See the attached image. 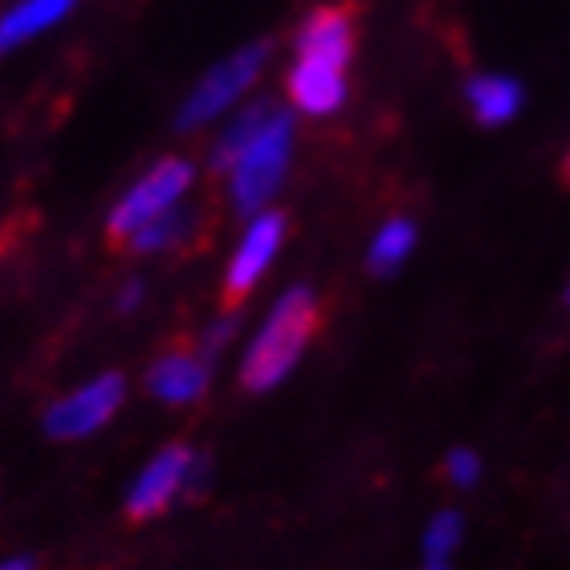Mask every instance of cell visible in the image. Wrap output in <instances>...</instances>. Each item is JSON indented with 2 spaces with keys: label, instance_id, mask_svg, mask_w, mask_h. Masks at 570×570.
Here are the masks:
<instances>
[{
  "label": "cell",
  "instance_id": "ffe728a7",
  "mask_svg": "<svg viewBox=\"0 0 570 570\" xmlns=\"http://www.w3.org/2000/svg\"><path fill=\"white\" fill-rule=\"evenodd\" d=\"M0 570H33V562L29 559H4L0 562Z\"/></svg>",
  "mask_w": 570,
  "mask_h": 570
},
{
  "label": "cell",
  "instance_id": "e0dca14e",
  "mask_svg": "<svg viewBox=\"0 0 570 570\" xmlns=\"http://www.w3.org/2000/svg\"><path fill=\"white\" fill-rule=\"evenodd\" d=\"M444 469H449V481H456V485H473L476 476H481V461H476V456L469 449H456V452H452Z\"/></svg>",
  "mask_w": 570,
  "mask_h": 570
},
{
  "label": "cell",
  "instance_id": "6da1fadb",
  "mask_svg": "<svg viewBox=\"0 0 570 570\" xmlns=\"http://www.w3.org/2000/svg\"><path fill=\"white\" fill-rule=\"evenodd\" d=\"M314 331H318V306H314L309 289H289L285 297H277L274 314L265 318L249 355H245L240 383L249 392H269L274 383H282L297 367V358L314 338Z\"/></svg>",
  "mask_w": 570,
  "mask_h": 570
},
{
  "label": "cell",
  "instance_id": "4fadbf2b",
  "mask_svg": "<svg viewBox=\"0 0 570 570\" xmlns=\"http://www.w3.org/2000/svg\"><path fill=\"white\" fill-rule=\"evenodd\" d=\"M274 115H277L274 102H253L249 110H240L237 119L228 122V131L220 135V142L213 147V171H228V167L237 164L240 151L265 131V122L274 119Z\"/></svg>",
  "mask_w": 570,
  "mask_h": 570
},
{
  "label": "cell",
  "instance_id": "ba28073f",
  "mask_svg": "<svg viewBox=\"0 0 570 570\" xmlns=\"http://www.w3.org/2000/svg\"><path fill=\"white\" fill-rule=\"evenodd\" d=\"M355 49V9L351 4H331V9L309 12L302 33H297V58H314L343 70Z\"/></svg>",
  "mask_w": 570,
  "mask_h": 570
},
{
  "label": "cell",
  "instance_id": "9c48e42d",
  "mask_svg": "<svg viewBox=\"0 0 570 570\" xmlns=\"http://www.w3.org/2000/svg\"><path fill=\"white\" fill-rule=\"evenodd\" d=\"M289 98L309 115H331V110L343 107L346 98L343 70L314 58H297L294 73H289Z\"/></svg>",
  "mask_w": 570,
  "mask_h": 570
},
{
  "label": "cell",
  "instance_id": "ac0fdd59",
  "mask_svg": "<svg viewBox=\"0 0 570 570\" xmlns=\"http://www.w3.org/2000/svg\"><path fill=\"white\" fill-rule=\"evenodd\" d=\"M233 326H237V322H233V314H228L225 322H216L213 331L204 334V355H208V358L220 355V346H225L228 338H233Z\"/></svg>",
  "mask_w": 570,
  "mask_h": 570
},
{
  "label": "cell",
  "instance_id": "30bf717a",
  "mask_svg": "<svg viewBox=\"0 0 570 570\" xmlns=\"http://www.w3.org/2000/svg\"><path fill=\"white\" fill-rule=\"evenodd\" d=\"M147 383L164 404H191L208 387V367L196 355H164L151 367Z\"/></svg>",
  "mask_w": 570,
  "mask_h": 570
},
{
  "label": "cell",
  "instance_id": "7a4b0ae2",
  "mask_svg": "<svg viewBox=\"0 0 570 570\" xmlns=\"http://www.w3.org/2000/svg\"><path fill=\"white\" fill-rule=\"evenodd\" d=\"M289 115L277 110L274 119L265 122V131L240 151V159L228 171H233V208L245 216H253L269 196L277 191L285 176V164H289Z\"/></svg>",
  "mask_w": 570,
  "mask_h": 570
},
{
  "label": "cell",
  "instance_id": "5bb4252c",
  "mask_svg": "<svg viewBox=\"0 0 570 570\" xmlns=\"http://www.w3.org/2000/svg\"><path fill=\"white\" fill-rule=\"evenodd\" d=\"M412 245H416V228L407 225V220H392V225L380 228V237L371 240V274H395L400 265H404V257L412 253Z\"/></svg>",
  "mask_w": 570,
  "mask_h": 570
},
{
  "label": "cell",
  "instance_id": "52a82bcc",
  "mask_svg": "<svg viewBox=\"0 0 570 570\" xmlns=\"http://www.w3.org/2000/svg\"><path fill=\"white\" fill-rule=\"evenodd\" d=\"M191 461H196V452H191L188 444H171V449L159 452V456L139 473V481H135L131 498H127V513H131V518H155V513H164L179 493H188Z\"/></svg>",
  "mask_w": 570,
  "mask_h": 570
},
{
  "label": "cell",
  "instance_id": "9a60e30c",
  "mask_svg": "<svg viewBox=\"0 0 570 570\" xmlns=\"http://www.w3.org/2000/svg\"><path fill=\"white\" fill-rule=\"evenodd\" d=\"M188 228H191V213H164V216H155L151 225H142L127 245L139 253H159V249L179 245V240L188 237Z\"/></svg>",
  "mask_w": 570,
  "mask_h": 570
},
{
  "label": "cell",
  "instance_id": "44dd1931",
  "mask_svg": "<svg viewBox=\"0 0 570 570\" xmlns=\"http://www.w3.org/2000/svg\"><path fill=\"white\" fill-rule=\"evenodd\" d=\"M567 179H570V155H567Z\"/></svg>",
  "mask_w": 570,
  "mask_h": 570
},
{
  "label": "cell",
  "instance_id": "603a6c76",
  "mask_svg": "<svg viewBox=\"0 0 570 570\" xmlns=\"http://www.w3.org/2000/svg\"><path fill=\"white\" fill-rule=\"evenodd\" d=\"M567 302H570V294H567Z\"/></svg>",
  "mask_w": 570,
  "mask_h": 570
},
{
  "label": "cell",
  "instance_id": "8992f818",
  "mask_svg": "<svg viewBox=\"0 0 570 570\" xmlns=\"http://www.w3.org/2000/svg\"><path fill=\"white\" fill-rule=\"evenodd\" d=\"M282 233H285V225L277 213L253 216L249 233L240 237L237 253H233V265H228V277H225V309L228 314L249 297L253 285L262 282V274L269 269V262H274L277 245H282Z\"/></svg>",
  "mask_w": 570,
  "mask_h": 570
},
{
  "label": "cell",
  "instance_id": "d6986e66",
  "mask_svg": "<svg viewBox=\"0 0 570 570\" xmlns=\"http://www.w3.org/2000/svg\"><path fill=\"white\" fill-rule=\"evenodd\" d=\"M139 297H142V285H139V282H131L127 289H122L119 306H122V309H135V306H139Z\"/></svg>",
  "mask_w": 570,
  "mask_h": 570
},
{
  "label": "cell",
  "instance_id": "7402d4cb",
  "mask_svg": "<svg viewBox=\"0 0 570 570\" xmlns=\"http://www.w3.org/2000/svg\"><path fill=\"white\" fill-rule=\"evenodd\" d=\"M424 570H440V567H424Z\"/></svg>",
  "mask_w": 570,
  "mask_h": 570
},
{
  "label": "cell",
  "instance_id": "8fae6325",
  "mask_svg": "<svg viewBox=\"0 0 570 570\" xmlns=\"http://www.w3.org/2000/svg\"><path fill=\"white\" fill-rule=\"evenodd\" d=\"M70 9L73 0H21L17 9H9L0 17V53L29 41V37H37L49 24H58Z\"/></svg>",
  "mask_w": 570,
  "mask_h": 570
},
{
  "label": "cell",
  "instance_id": "3957f363",
  "mask_svg": "<svg viewBox=\"0 0 570 570\" xmlns=\"http://www.w3.org/2000/svg\"><path fill=\"white\" fill-rule=\"evenodd\" d=\"M188 184H191L188 159H164V164H155L151 171H147V176H142L119 204H115L107 237L115 240V245H119V240H131L142 225H151L155 216L171 213L179 196L188 191Z\"/></svg>",
  "mask_w": 570,
  "mask_h": 570
},
{
  "label": "cell",
  "instance_id": "2e32d148",
  "mask_svg": "<svg viewBox=\"0 0 570 570\" xmlns=\"http://www.w3.org/2000/svg\"><path fill=\"white\" fill-rule=\"evenodd\" d=\"M461 534H464L461 513H452V510L436 513V518H432V525H428V534H424L428 567H444L452 550L461 547Z\"/></svg>",
  "mask_w": 570,
  "mask_h": 570
},
{
  "label": "cell",
  "instance_id": "5b68a950",
  "mask_svg": "<svg viewBox=\"0 0 570 570\" xmlns=\"http://www.w3.org/2000/svg\"><path fill=\"white\" fill-rule=\"evenodd\" d=\"M122 392H127L122 375H98L95 383H86L73 395H66L61 404L49 407L46 432L58 440L90 436V432H98V428L115 416V407L122 404Z\"/></svg>",
  "mask_w": 570,
  "mask_h": 570
},
{
  "label": "cell",
  "instance_id": "277c9868",
  "mask_svg": "<svg viewBox=\"0 0 570 570\" xmlns=\"http://www.w3.org/2000/svg\"><path fill=\"white\" fill-rule=\"evenodd\" d=\"M265 58H269V46H249V49H240V53H233L228 61H220L216 70L204 73V82L191 90L184 110H179V127H184V131H188V127H204V122L216 119L220 110L233 107V102L253 86V78L262 73Z\"/></svg>",
  "mask_w": 570,
  "mask_h": 570
},
{
  "label": "cell",
  "instance_id": "7c38bea8",
  "mask_svg": "<svg viewBox=\"0 0 570 570\" xmlns=\"http://www.w3.org/2000/svg\"><path fill=\"white\" fill-rule=\"evenodd\" d=\"M469 102H473V115L485 127H501L510 122L522 107V86L513 78H498V73H485V78H473L469 82Z\"/></svg>",
  "mask_w": 570,
  "mask_h": 570
}]
</instances>
